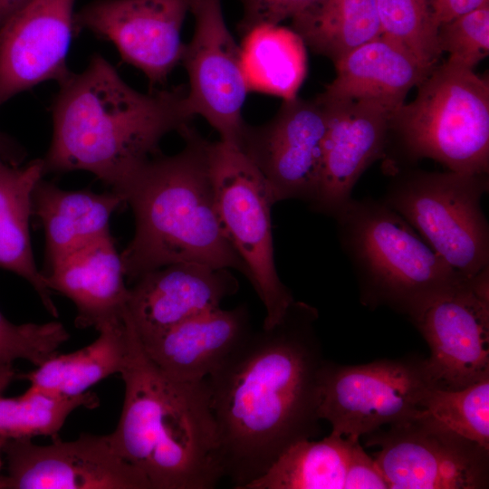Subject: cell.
<instances>
[{
	"mask_svg": "<svg viewBox=\"0 0 489 489\" xmlns=\"http://www.w3.org/2000/svg\"><path fill=\"white\" fill-rule=\"evenodd\" d=\"M318 312L293 301L269 328L251 332L207 378L224 477L234 488L261 476L292 444L319 432L325 360Z\"/></svg>",
	"mask_w": 489,
	"mask_h": 489,
	"instance_id": "1",
	"label": "cell"
},
{
	"mask_svg": "<svg viewBox=\"0 0 489 489\" xmlns=\"http://www.w3.org/2000/svg\"><path fill=\"white\" fill-rule=\"evenodd\" d=\"M59 84L52 141L43 158L44 175L84 170L115 190L157 155L166 135L180 132L193 119L186 109V92L142 93L100 54Z\"/></svg>",
	"mask_w": 489,
	"mask_h": 489,
	"instance_id": "2",
	"label": "cell"
},
{
	"mask_svg": "<svg viewBox=\"0 0 489 489\" xmlns=\"http://www.w3.org/2000/svg\"><path fill=\"white\" fill-rule=\"evenodd\" d=\"M125 386L115 451L141 472L150 489H211L224 477L206 379L181 381L148 356L128 318Z\"/></svg>",
	"mask_w": 489,
	"mask_h": 489,
	"instance_id": "3",
	"label": "cell"
},
{
	"mask_svg": "<svg viewBox=\"0 0 489 489\" xmlns=\"http://www.w3.org/2000/svg\"><path fill=\"white\" fill-rule=\"evenodd\" d=\"M183 149L156 155L137 168L115 190L135 219L131 241L120 254L125 276L143 274L177 263L246 268L220 225L211 180L207 146L190 126L180 132Z\"/></svg>",
	"mask_w": 489,
	"mask_h": 489,
	"instance_id": "4",
	"label": "cell"
},
{
	"mask_svg": "<svg viewBox=\"0 0 489 489\" xmlns=\"http://www.w3.org/2000/svg\"><path fill=\"white\" fill-rule=\"evenodd\" d=\"M334 218L340 246L369 303L407 313L424 297L465 276L382 200L351 198Z\"/></svg>",
	"mask_w": 489,
	"mask_h": 489,
	"instance_id": "5",
	"label": "cell"
},
{
	"mask_svg": "<svg viewBox=\"0 0 489 489\" xmlns=\"http://www.w3.org/2000/svg\"><path fill=\"white\" fill-rule=\"evenodd\" d=\"M413 159L431 158L448 170L487 175L489 82L449 61L417 85L415 100L392 115L390 129Z\"/></svg>",
	"mask_w": 489,
	"mask_h": 489,
	"instance_id": "6",
	"label": "cell"
},
{
	"mask_svg": "<svg viewBox=\"0 0 489 489\" xmlns=\"http://www.w3.org/2000/svg\"><path fill=\"white\" fill-rule=\"evenodd\" d=\"M487 175L411 171L396 177L382 201L457 273L489 268V225L481 202Z\"/></svg>",
	"mask_w": 489,
	"mask_h": 489,
	"instance_id": "7",
	"label": "cell"
},
{
	"mask_svg": "<svg viewBox=\"0 0 489 489\" xmlns=\"http://www.w3.org/2000/svg\"><path fill=\"white\" fill-rule=\"evenodd\" d=\"M209 171L222 229L246 268L265 311L263 326L274 325L294 301L278 276L271 226L274 205L264 177L239 149L209 141Z\"/></svg>",
	"mask_w": 489,
	"mask_h": 489,
	"instance_id": "8",
	"label": "cell"
},
{
	"mask_svg": "<svg viewBox=\"0 0 489 489\" xmlns=\"http://www.w3.org/2000/svg\"><path fill=\"white\" fill-rule=\"evenodd\" d=\"M435 387L426 360L418 358L355 366L325 361L318 415L332 433L355 442L383 426L414 418Z\"/></svg>",
	"mask_w": 489,
	"mask_h": 489,
	"instance_id": "9",
	"label": "cell"
},
{
	"mask_svg": "<svg viewBox=\"0 0 489 489\" xmlns=\"http://www.w3.org/2000/svg\"><path fill=\"white\" fill-rule=\"evenodd\" d=\"M407 313L430 348L438 388L461 389L489 378V268L416 302Z\"/></svg>",
	"mask_w": 489,
	"mask_h": 489,
	"instance_id": "10",
	"label": "cell"
},
{
	"mask_svg": "<svg viewBox=\"0 0 489 489\" xmlns=\"http://www.w3.org/2000/svg\"><path fill=\"white\" fill-rule=\"evenodd\" d=\"M189 12L194 31L181 61L188 77L186 109L192 118L205 119L220 140L240 149L249 92L241 46L226 25L221 0H189Z\"/></svg>",
	"mask_w": 489,
	"mask_h": 489,
	"instance_id": "11",
	"label": "cell"
},
{
	"mask_svg": "<svg viewBox=\"0 0 489 489\" xmlns=\"http://www.w3.org/2000/svg\"><path fill=\"white\" fill-rule=\"evenodd\" d=\"M372 432L376 461L389 489H481L489 482V449L414 417Z\"/></svg>",
	"mask_w": 489,
	"mask_h": 489,
	"instance_id": "12",
	"label": "cell"
},
{
	"mask_svg": "<svg viewBox=\"0 0 489 489\" xmlns=\"http://www.w3.org/2000/svg\"><path fill=\"white\" fill-rule=\"evenodd\" d=\"M327 112L318 98L283 101L274 116L246 124L240 149L266 181L275 203L313 201L321 179Z\"/></svg>",
	"mask_w": 489,
	"mask_h": 489,
	"instance_id": "13",
	"label": "cell"
},
{
	"mask_svg": "<svg viewBox=\"0 0 489 489\" xmlns=\"http://www.w3.org/2000/svg\"><path fill=\"white\" fill-rule=\"evenodd\" d=\"M7 474L4 489H150L144 475L113 448L109 435L82 434L47 446L0 439Z\"/></svg>",
	"mask_w": 489,
	"mask_h": 489,
	"instance_id": "14",
	"label": "cell"
},
{
	"mask_svg": "<svg viewBox=\"0 0 489 489\" xmlns=\"http://www.w3.org/2000/svg\"><path fill=\"white\" fill-rule=\"evenodd\" d=\"M187 12L189 0H95L74 14L73 24L112 43L156 86L182 61Z\"/></svg>",
	"mask_w": 489,
	"mask_h": 489,
	"instance_id": "15",
	"label": "cell"
},
{
	"mask_svg": "<svg viewBox=\"0 0 489 489\" xmlns=\"http://www.w3.org/2000/svg\"><path fill=\"white\" fill-rule=\"evenodd\" d=\"M75 0H29L0 25V105L46 81L63 82Z\"/></svg>",
	"mask_w": 489,
	"mask_h": 489,
	"instance_id": "16",
	"label": "cell"
},
{
	"mask_svg": "<svg viewBox=\"0 0 489 489\" xmlns=\"http://www.w3.org/2000/svg\"><path fill=\"white\" fill-rule=\"evenodd\" d=\"M327 112L319 187L311 209L333 218L352 198L363 172L383 153L391 113L365 100L317 97Z\"/></svg>",
	"mask_w": 489,
	"mask_h": 489,
	"instance_id": "17",
	"label": "cell"
},
{
	"mask_svg": "<svg viewBox=\"0 0 489 489\" xmlns=\"http://www.w3.org/2000/svg\"><path fill=\"white\" fill-rule=\"evenodd\" d=\"M239 289L226 268L177 263L150 271L129 288L126 314L139 338L220 308Z\"/></svg>",
	"mask_w": 489,
	"mask_h": 489,
	"instance_id": "18",
	"label": "cell"
},
{
	"mask_svg": "<svg viewBox=\"0 0 489 489\" xmlns=\"http://www.w3.org/2000/svg\"><path fill=\"white\" fill-rule=\"evenodd\" d=\"M252 332L244 304L204 312L163 331L139 338L151 360L181 381L206 379Z\"/></svg>",
	"mask_w": 489,
	"mask_h": 489,
	"instance_id": "19",
	"label": "cell"
},
{
	"mask_svg": "<svg viewBox=\"0 0 489 489\" xmlns=\"http://www.w3.org/2000/svg\"><path fill=\"white\" fill-rule=\"evenodd\" d=\"M44 276L51 291L75 305L77 327L98 331L123 319L129 289L110 232L55 261Z\"/></svg>",
	"mask_w": 489,
	"mask_h": 489,
	"instance_id": "20",
	"label": "cell"
},
{
	"mask_svg": "<svg viewBox=\"0 0 489 489\" xmlns=\"http://www.w3.org/2000/svg\"><path fill=\"white\" fill-rule=\"evenodd\" d=\"M336 76L321 96L376 102L393 114L409 91L433 71L394 42L379 36L333 63Z\"/></svg>",
	"mask_w": 489,
	"mask_h": 489,
	"instance_id": "21",
	"label": "cell"
},
{
	"mask_svg": "<svg viewBox=\"0 0 489 489\" xmlns=\"http://www.w3.org/2000/svg\"><path fill=\"white\" fill-rule=\"evenodd\" d=\"M122 203V197L113 190H64L41 179L33 194V215L39 217L43 227L48 267L109 233L110 216Z\"/></svg>",
	"mask_w": 489,
	"mask_h": 489,
	"instance_id": "22",
	"label": "cell"
},
{
	"mask_svg": "<svg viewBox=\"0 0 489 489\" xmlns=\"http://www.w3.org/2000/svg\"><path fill=\"white\" fill-rule=\"evenodd\" d=\"M43 176V158L19 167L0 151V268L25 279L47 312L57 317L45 276L37 269L29 234L33 194Z\"/></svg>",
	"mask_w": 489,
	"mask_h": 489,
	"instance_id": "23",
	"label": "cell"
},
{
	"mask_svg": "<svg viewBox=\"0 0 489 489\" xmlns=\"http://www.w3.org/2000/svg\"><path fill=\"white\" fill-rule=\"evenodd\" d=\"M99 331L88 346L67 354L57 353L23 377L30 388L59 397L82 395L102 379L120 373L127 353L123 319Z\"/></svg>",
	"mask_w": 489,
	"mask_h": 489,
	"instance_id": "24",
	"label": "cell"
},
{
	"mask_svg": "<svg viewBox=\"0 0 489 489\" xmlns=\"http://www.w3.org/2000/svg\"><path fill=\"white\" fill-rule=\"evenodd\" d=\"M243 38L242 62L248 91L283 101L296 97L307 72L302 38L280 24L254 28Z\"/></svg>",
	"mask_w": 489,
	"mask_h": 489,
	"instance_id": "25",
	"label": "cell"
},
{
	"mask_svg": "<svg viewBox=\"0 0 489 489\" xmlns=\"http://www.w3.org/2000/svg\"><path fill=\"white\" fill-rule=\"evenodd\" d=\"M292 30L333 63L381 36L376 0H320L292 18Z\"/></svg>",
	"mask_w": 489,
	"mask_h": 489,
	"instance_id": "26",
	"label": "cell"
},
{
	"mask_svg": "<svg viewBox=\"0 0 489 489\" xmlns=\"http://www.w3.org/2000/svg\"><path fill=\"white\" fill-rule=\"evenodd\" d=\"M353 443L332 432L319 441L295 442L244 489H343Z\"/></svg>",
	"mask_w": 489,
	"mask_h": 489,
	"instance_id": "27",
	"label": "cell"
},
{
	"mask_svg": "<svg viewBox=\"0 0 489 489\" xmlns=\"http://www.w3.org/2000/svg\"><path fill=\"white\" fill-rule=\"evenodd\" d=\"M2 392L0 439H32L43 436L55 440L73 410L99 406L98 397L91 391L76 397H59L29 387L17 398H5Z\"/></svg>",
	"mask_w": 489,
	"mask_h": 489,
	"instance_id": "28",
	"label": "cell"
},
{
	"mask_svg": "<svg viewBox=\"0 0 489 489\" xmlns=\"http://www.w3.org/2000/svg\"><path fill=\"white\" fill-rule=\"evenodd\" d=\"M415 417L489 449V378L461 389L433 388Z\"/></svg>",
	"mask_w": 489,
	"mask_h": 489,
	"instance_id": "29",
	"label": "cell"
},
{
	"mask_svg": "<svg viewBox=\"0 0 489 489\" xmlns=\"http://www.w3.org/2000/svg\"><path fill=\"white\" fill-rule=\"evenodd\" d=\"M381 36L400 45L425 67L434 69L442 51L439 24L431 0H376Z\"/></svg>",
	"mask_w": 489,
	"mask_h": 489,
	"instance_id": "30",
	"label": "cell"
},
{
	"mask_svg": "<svg viewBox=\"0 0 489 489\" xmlns=\"http://www.w3.org/2000/svg\"><path fill=\"white\" fill-rule=\"evenodd\" d=\"M68 339L61 322L14 324L0 312V390L14 378L13 365L17 360L37 367L55 355Z\"/></svg>",
	"mask_w": 489,
	"mask_h": 489,
	"instance_id": "31",
	"label": "cell"
},
{
	"mask_svg": "<svg viewBox=\"0 0 489 489\" xmlns=\"http://www.w3.org/2000/svg\"><path fill=\"white\" fill-rule=\"evenodd\" d=\"M438 44L447 61L474 70L489 54V2L440 24Z\"/></svg>",
	"mask_w": 489,
	"mask_h": 489,
	"instance_id": "32",
	"label": "cell"
},
{
	"mask_svg": "<svg viewBox=\"0 0 489 489\" xmlns=\"http://www.w3.org/2000/svg\"><path fill=\"white\" fill-rule=\"evenodd\" d=\"M320 0H241L243 16L238 23L242 37L254 28L280 24L304 12Z\"/></svg>",
	"mask_w": 489,
	"mask_h": 489,
	"instance_id": "33",
	"label": "cell"
},
{
	"mask_svg": "<svg viewBox=\"0 0 489 489\" xmlns=\"http://www.w3.org/2000/svg\"><path fill=\"white\" fill-rule=\"evenodd\" d=\"M345 489H389L387 478L377 463L355 441L350 450L344 481Z\"/></svg>",
	"mask_w": 489,
	"mask_h": 489,
	"instance_id": "34",
	"label": "cell"
},
{
	"mask_svg": "<svg viewBox=\"0 0 489 489\" xmlns=\"http://www.w3.org/2000/svg\"><path fill=\"white\" fill-rule=\"evenodd\" d=\"M436 20L440 24L472 11L489 0H431Z\"/></svg>",
	"mask_w": 489,
	"mask_h": 489,
	"instance_id": "35",
	"label": "cell"
},
{
	"mask_svg": "<svg viewBox=\"0 0 489 489\" xmlns=\"http://www.w3.org/2000/svg\"><path fill=\"white\" fill-rule=\"evenodd\" d=\"M29 0H0V25Z\"/></svg>",
	"mask_w": 489,
	"mask_h": 489,
	"instance_id": "36",
	"label": "cell"
},
{
	"mask_svg": "<svg viewBox=\"0 0 489 489\" xmlns=\"http://www.w3.org/2000/svg\"><path fill=\"white\" fill-rule=\"evenodd\" d=\"M3 149V148H2V146H1V142H0V151H2V152H3V149Z\"/></svg>",
	"mask_w": 489,
	"mask_h": 489,
	"instance_id": "37",
	"label": "cell"
}]
</instances>
